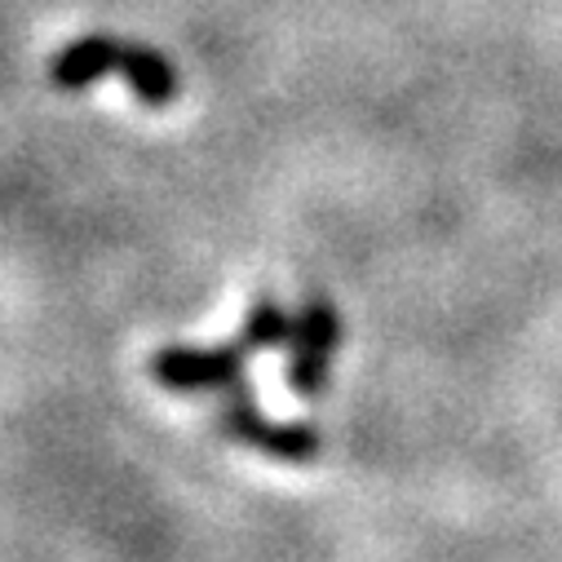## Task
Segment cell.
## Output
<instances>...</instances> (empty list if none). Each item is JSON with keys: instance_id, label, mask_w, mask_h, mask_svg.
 I'll return each instance as SVG.
<instances>
[{"instance_id": "6da1fadb", "label": "cell", "mask_w": 562, "mask_h": 562, "mask_svg": "<svg viewBox=\"0 0 562 562\" xmlns=\"http://www.w3.org/2000/svg\"><path fill=\"white\" fill-rule=\"evenodd\" d=\"M124 76V85L133 89V98L160 111V106H173L178 93H182V80H178V67L143 45V41H120V36H80L71 45H63L49 63V85L63 89V93H80L89 85H98L102 76Z\"/></svg>"}, {"instance_id": "7a4b0ae2", "label": "cell", "mask_w": 562, "mask_h": 562, "mask_svg": "<svg viewBox=\"0 0 562 562\" xmlns=\"http://www.w3.org/2000/svg\"><path fill=\"white\" fill-rule=\"evenodd\" d=\"M213 426L222 439H231L235 448H252L270 461H289V465H311L319 461L324 443H319V430L315 426H279L270 420L257 398L248 394V385L239 381L235 390H226V398L217 403V416Z\"/></svg>"}, {"instance_id": "3957f363", "label": "cell", "mask_w": 562, "mask_h": 562, "mask_svg": "<svg viewBox=\"0 0 562 562\" xmlns=\"http://www.w3.org/2000/svg\"><path fill=\"white\" fill-rule=\"evenodd\" d=\"M257 350L239 337L226 346H165L151 355V381L173 394H209V390H235L244 381V368Z\"/></svg>"}, {"instance_id": "277c9868", "label": "cell", "mask_w": 562, "mask_h": 562, "mask_svg": "<svg viewBox=\"0 0 562 562\" xmlns=\"http://www.w3.org/2000/svg\"><path fill=\"white\" fill-rule=\"evenodd\" d=\"M341 315H337V306L324 297V293H315L306 306H302V315L293 319V337H289V385L302 394V398H315V394H324V385H328V368H333V350L341 346Z\"/></svg>"}, {"instance_id": "5b68a950", "label": "cell", "mask_w": 562, "mask_h": 562, "mask_svg": "<svg viewBox=\"0 0 562 562\" xmlns=\"http://www.w3.org/2000/svg\"><path fill=\"white\" fill-rule=\"evenodd\" d=\"M239 337H244L252 350H279V346H289V337H293V315L279 306L274 297H257V306L248 311Z\"/></svg>"}]
</instances>
